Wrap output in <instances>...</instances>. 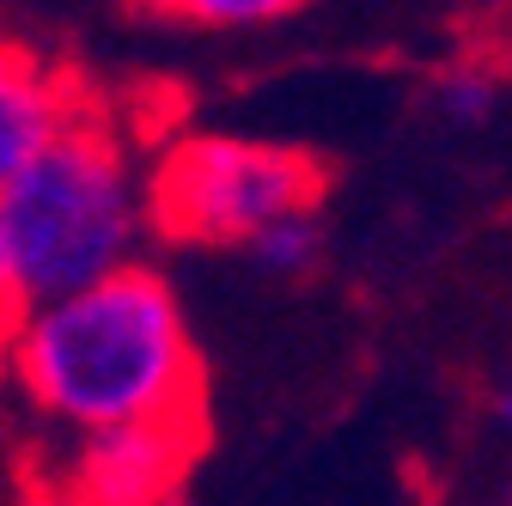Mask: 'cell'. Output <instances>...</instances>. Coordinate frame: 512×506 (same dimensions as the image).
Listing matches in <instances>:
<instances>
[{
    "label": "cell",
    "mask_w": 512,
    "mask_h": 506,
    "mask_svg": "<svg viewBox=\"0 0 512 506\" xmlns=\"http://www.w3.org/2000/svg\"><path fill=\"white\" fill-rule=\"evenodd\" d=\"M317 196H324V165L293 147L189 135L159 159L147 183V220L171 244H250L281 214H311Z\"/></svg>",
    "instance_id": "cell-3"
},
{
    "label": "cell",
    "mask_w": 512,
    "mask_h": 506,
    "mask_svg": "<svg viewBox=\"0 0 512 506\" xmlns=\"http://www.w3.org/2000/svg\"><path fill=\"white\" fill-rule=\"evenodd\" d=\"M159 13L189 19V25H214V31H250V25H275L293 19L311 0H153Z\"/></svg>",
    "instance_id": "cell-7"
},
{
    "label": "cell",
    "mask_w": 512,
    "mask_h": 506,
    "mask_svg": "<svg viewBox=\"0 0 512 506\" xmlns=\"http://www.w3.org/2000/svg\"><path fill=\"white\" fill-rule=\"evenodd\" d=\"M494 415H500V421H506V427H512V378H506V385H500V391H494Z\"/></svg>",
    "instance_id": "cell-11"
},
{
    "label": "cell",
    "mask_w": 512,
    "mask_h": 506,
    "mask_svg": "<svg viewBox=\"0 0 512 506\" xmlns=\"http://www.w3.org/2000/svg\"><path fill=\"white\" fill-rule=\"evenodd\" d=\"M202 446H208L202 415L86 433V446H80L74 470L61 476V488L92 506H165L183 488L189 464L202 458Z\"/></svg>",
    "instance_id": "cell-4"
},
{
    "label": "cell",
    "mask_w": 512,
    "mask_h": 506,
    "mask_svg": "<svg viewBox=\"0 0 512 506\" xmlns=\"http://www.w3.org/2000/svg\"><path fill=\"white\" fill-rule=\"evenodd\" d=\"M31 506H92V500H80V494H68V488L55 482V488H43V494H37Z\"/></svg>",
    "instance_id": "cell-10"
},
{
    "label": "cell",
    "mask_w": 512,
    "mask_h": 506,
    "mask_svg": "<svg viewBox=\"0 0 512 506\" xmlns=\"http://www.w3.org/2000/svg\"><path fill=\"white\" fill-rule=\"evenodd\" d=\"M141 238V202L128 183L122 141L104 116L74 110L7 189H0V244L25 305L68 299L116 269Z\"/></svg>",
    "instance_id": "cell-2"
},
{
    "label": "cell",
    "mask_w": 512,
    "mask_h": 506,
    "mask_svg": "<svg viewBox=\"0 0 512 506\" xmlns=\"http://www.w3.org/2000/svg\"><path fill=\"white\" fill-rule=\"evenodd\" d=\"M13 385L49 421L86 433L202 415V360L183 305L153 269H116L68 299L31 305L7 348Z\"/></svg>",
    "instance_id": "cell-1"
},
{
    "label": "cell",
    "mask_w": 512,
    "mask_h": 506,
    "mask_svg": "<svg viewBox=\"0 0 512 506\" xmlns=\"http://www.w3.org/2000/svg\"><path fill=\"white\" fill-rule=\"evenodd\" d=\"M494 92H500V80L488 68H452L439 80V110L452 122H482L494 110Z\"/></svg>",
    "instance_id": "cell-8"
},
{
    "label": "cell",
    "mask_w": 512,
    "mask_h": 506,
    "mask_svg": "<svg viewBox=\"0 0 512 506\" xmlns=\"http://www.w3.org/2000/svg\"><path fill=\"white\" fill-rule=\"evenodd\" d=\"M80 92L37 55L0 43V189H7L61 129L74 122Z\"/></svg>",
    "instance_id": "cell-5"
},
{
    "label": "cell",
    "mask_w": 512,
    "mask_h": 506,
    "mask_svg": "<svg viewBox=\"0 0 512 506\" xmlns=\"http://www.w3.org/2000/svg\"><path fill=\"white\" fill-rule=\"evenodd\" d=\"M25 293H19V281H13V263H7V244H0V372H7V348H13V336H19V324H25Z\"/></svg>",
    "instance_id": "cell-9"
},
{
    "label": "cell",
    "mask_w": 512,
    "mask_h": 506,
    "mask_svg": "<svg viewBox=\"0 0 512 506\" xmlns=\"http://www.w3.org/2000/svg\"><path fill=\"white\" fill-rule=\"evenodd\" d=\"M317 250H324V226H317V208L311 214H281L275 226H263L250 238V257L275 269V275H305L317 263Z\"/></svg>",
    "instance_id": "cell-6"
}]
</instances>
